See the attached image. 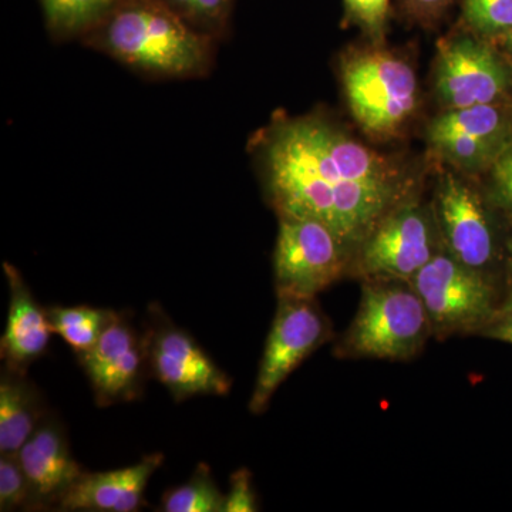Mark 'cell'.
Segmentation results:
<instances>
[{"label":"cell","mask_w":512,"mask_h":512,"mask_svg":"<svg viewBox=\"0 0 512 512\" xmlns=\"http://www.w3.org/2000/svg\"><path fill=\"white\" fill-rule=\"evenodd\" d=\"M490 173V200L512 221V147L498 158Z\"/></svg>","instance_id":"cell-24"},{"label":"cell","mask_w":512,"mask_h":512,"mask_svg":"<svg viewBox=\"0 0 512 512\" xmlns=\"http://www.w3.org/2000/svg\"><path fill=\"white\" fill-rule=\"evenodd\" d=\"M77 357L99 406L136 400L150 376L144 335L124 313L113 312L96 345Z\"/></svg>","instance_id":"cell-13"},{"label":"cell","mask_w":512,"mask_h":512,"mask_svg":"<svg viewBox=\"0 0 512 512\" xmlns=\"http://www.w3.org/2000/svg\"><path fill=\"white\" fill-rule=\"evenodd\" d=\"M33 510L32 487L18 454L0 457V511Z\"/></svg>","instance_id":"cell-22"},{"label":"cell","mask_w":512,"mask_h":512,"mask_svg":"<svg viewBox=\"0 0 512 512\" xmlns=\"http://www.w3.org/2000/svg\"><path fill=\"white\" fill-rule=\"evenodd\" d=\"M144 335L148 372L163 384L175 402L195 396H225L231 377L215 365L190 333L168 318L158 303L148 306Z\"/></svg>","instance_id":"cell-9"},{"label":"cell","mask_w":512,"mask_h":512,"mask_svg":"<svg viewBox=\"0 0 512 512\" xmlns=\"http://www.w3.org/2000/svg\"><path fill=\"white\" fill-rule=\"evenodd\" d=\"M32 487L33 510L57 507L83 470L70 451L62 424L46 416L18 453Z\"/></svg>","instance_id":"cell-14"},{"label":"cell","mask_w":512,"mask_h":512,"mask_svg":"<svg viewBox=\"0 0 512 512\" xmlns=\"http://www.w3.org/2000/svg\"><path fill=\"white\" fill-rule=\"evenodd\" d=\"M333 338L332 322L316 298L278 295V306L258 367L249 412L259 416L296 367Z\"/></svg>","instance_id":"cell-8"},{"label":"cell","mask_w":512,"mask_h":512,"mask_svg":"<svg viewBox=\"0 0 512 512\" xmlns=\"http://www.w3.org/2000/svg\"><path fill=\"white\" fill-rule=\"evenodd\" d=\"M431 205L448 254L474 271L494 276L498 238L480 192L461 175L444 171Z\"/></svg>","instance_id":"cell-11"},{"label":"cell","mask_w":512,"mask_h":512,"mask_svg":"<svg viewBox=\"0 0 512 512\" xmlns=\"http://www.w3.org/2000/svg\"><path fill=\"white\" fill-rule=\"evenodd\" d=\"M111 56L146 72L192 76L207 69L210 45L175 10L131 0L114 10L100 35Z\"/></svg>","instance_id":"cell-2"},{"label":"cell","mask_w":512,"mask_h":512,"mask_svg":"<svg viewBox=\"0 0 512 512\" xmlns=\"http://www.w3.org/2000/svg\"><path fill=\"white\" fill-rule=\"evenodd\" d=\"M390 0H343L346 20L357 26L373 45H382L386 35Z\"/></svg>","instance_id":"cell-23"},{"label":"cell","mask_w":512,"mask_h":512,"mask_svg":"<svg viewBox=\"0 0 512 512\" xmlns=\"http://www.w3.org/2000/svg\"><path fill=\"white\" fill-rule=\"evenodd\" d=\"M164 512H224L225 494L212 477L211 468L200 463L187 483L167 491L161 500Z\"/></svg>","instance_id":"cell-19"},{"label":"cell","mask_w":512,"mask_h":512,"mask_svg":"<svg viewBox=\"0 0 512 512\" xmlns=\"http://www.w3.org/2000/svg\"><path fill=\"white\" fill-rule=\"evenodd\" d=\"M433 338L429 315L412 282L362 281L355 318L333 346L338 359L410 362Z\"/></svg>","instance_id":"cell-3"},{"label":"cell","mask_w":512,"mask_h":512,"mask_svg":"<svg viewBox=\"0 0 512 512\" xmlns=\"http://www.w3.org/2000/svg\"><path fill=\"white\" fill-rule=\"evenodd\" d=\"M454 0H406L410 15L421 23L436 22L443 16Z\"/></svg>","instance_id":"cell-27"},{"label":"cell","mask_w":512,"mask_h":512,"mask_svg":"<svg viewBox=\"0 0 512 512\" xmlns=\"http://www.w3.org/2000/svg\"><path fill=\"white\" fill-rule=\"evenodd\" d=\"M410 282L424 303L437 340L480 336L503 303L494 276L468 268L444 248Z\"/></svg>","instance_id":"cell-5"},{"label":"cell","mask_w":512,"mask_h":512,"mask_svg":"<svg viewBox=\"0 0 512 512\" xmlns=\"http://www.w3.org/2000/svg\"><path fill=\"white\" fill-rule=\"evenodd\" d=\"M480 336L512 345V308H500L493 322L481 332Z\"/></svg>","instance_id":"cell-28"},{"label":"cell","mask_w":512,"mask_h":512,"mask_svg":"<svg viewBox=\"0 0 512 512\" xmlns=\"http://www.w3.org/2000/svg\"><path fill=\"white\" fill-rule=\"evenodd\" d=\"M9 286V313L0 339V355L6 369L28 375L29 366L45 355L52 326L25 279L15 266L3 264Z\"/></svg>","instance_id":"cell-16"},{"label":"cell","mask_w":512,"mask_h":512,"mask_svg":"<svg viewBox=\"0 0 512 512\" xmlns=\"http://www.w3.org/2000/svg\"><path fill=\"white\" fill-rule=\"evenodd\" d=\"M229 2L231 0H168L171 8L208 28L221 25L227 16Z\"/></svg>","instance_id":"cell-26"},{"label":"cell","mask_w":512,"mask_h":512,"mask_svg":"<svg viewBox=\"0 0 512 512\" xmlns=\"http://www.w3.org/2000/svg\"><path fill=\"white\" fill-rule=\"evenodd\" d=\"M443 248L433 205L416 197L387 215L360 245L349 276L412 281Z\"/></svg>","instance_id":"cell-6"},{"label":"cell","mask_w":512,"mask_h":512,"mask_svg":"<svg viewBox=\"0 0 512 512\" xmlns=\"http://www.w3.org/2000/svg\"><path fill=\"white\" fill-rule=\"evenodd\" d=\"M46 312L53 333L59 335L79 356L96 345L114 311L92 306H53Z\"/></svg>","instance_id":"cell-18"},{"label":"cell","mask_w":512,"mask_h":512,"mask_svg":"<svg viewBox=\"0 0 512 512\" xmlns=\"http://www.w3.org/2000/svg\"><path fill=\"white\" fill-rule=\"evenodd\" d=\"M494 40L495 42H498V45L503 47L505 52L512 55V30H510V32L504 33V35L494 37Z\"/></svg>","instance_id":"cell-29"},{"label":"cell","mask_w":512,"mask_h":512,"mask_svg":"<svg viewBox=\"0 0 512 512\" xmlns=\"http://www.w3.org/2000/svg\"><path fill=\"white\" fill-rule=\"evenodd\" d=\"M163 454L144 457L134 466L86 473L77 478L57 510L134 512L144 504L150 478L163 464Z\"/></svg>","instance_id":"cell-15"},{"label":"cell","mask_w":512,"mask_h":512,"mask_svg":"<svg viewBox=\"0 0 512 512\" xmlns=\"http://www.w3.org/2000/svg\"><path fill=\"white\" fill-rule=\"evenodd\" d=\"M47 23L55 32L70 35L100 22L114 0H42Z\"/></svg>","instance_id":"cell-20"},{"label":"cell","mask_w":512,"mask_h":512,"mask_svg":"<svg viewBox=\"0 0 512 512\" xmlns=\"http://www.w3.org/2000/svg\"><path fill=\"white\" fill-rule=\"evenodd\" d=\"M434 83L446 110L500 104L512 89V67L480 37L454 35L439 45Z\"/></svg>","instance_id":"cell-10"},{"label":"cell","mask_w":512,"mask_h":512,"mask_svg":"<svg viewBox=\"0 0 512 512\" xmlns=\"http://www.w3.org/2000/svg\"><path fill=\"white\" fill-rule=\"evenodd\" d=\"M464 20L478 36L504 35L512 30V0H464Z\"/></svg>","instance_id":"cell-21"},{"label":"cell","mask_w":512,"mask_h":512,"mask_svg":"<svg viewBox=\"0 0 512 512\" xmlns=\"http://www.w3.org/2000/svg\"><path fill=\"white\" fill-rule=\"evenodd\" d=\"M427 141L458 173H483L512 147V117L500 104L444 110L431 121Z\"/></svg>","instance_id":"cell-12"},{"label":"cell","mask_w":512,"mask_h":512,"mask_svg":"<svg viewBox=\"0 0 512 512\" xmlns=\"http://www.w3.org/2000/svg\"><path fill=\"white\" fill-rule=\"evenodd\" d=\"M252 154L278 217L322 222L353 256L387 215L419 197V175L319 114H278L252 138Z\"/></svg>","instance_id":"cell-1"},{"label":"cell","mask_w":512,"mask_h":512,"mask_svg":"<svg viewBox=\"0 0 512 512\" xmlns=\"http://www.w3.org/2000/svg\"><path fill=\"white\" fill-rule=\"evenodd\" d=\"M276 295L316 298L349 276L353 252L329 227L309 218L278 217Z\"/></svg>","instance_id":"cell-7"},{"label":"cell","mask_w":512,"mask_h":512,"mask_svg":"<svg viewBox=\"0 0 512 512\" xmlns=\"http://www.w3.org/2000/svg\"><path fill=\"white\" fill-rule=\"evenodd\" d=\"M340 79L353 119L373 140L402 136L419 110V79L412 64L382 45L346 53Z\"/></svg>","instance_id":"cell-4"},{"label":"cell","mask_w":512,"mask_h":512,"mask_svg":"<svg viewBox=\"0 0 512 512\" xmlns=\"http://www.w3.org/2000/svg\"><path fill=\"white\" fill-rule=\"evenodd\" d=\"M258 497H256L252 474L248 468H239L229 478V490L225 494L224 512H255L258 511Z\"/></svg>","instance_id":"cell-25"},{"label":"cell","mask_w":512,"mask_h":512,"mask_svg":"<svg viewBox=\"0 0 512 512\" xmlns=\"http://www.w3.org/2000/svg\"><path fill=\"white\" fill-rule=\"evenodd\" d=\"M45 417L42 396L28 375L5 367L0 377V456L18 454Z\"/></svg>","instance_id":"cell-17"}]
</instances>
